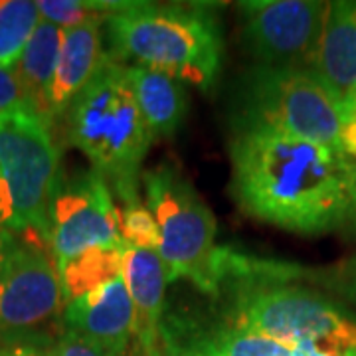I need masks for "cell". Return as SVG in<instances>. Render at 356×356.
<instances>
[{"label": "cell", "instance_id": "obj_11", "mask_svg": "<svg viewBox=\"0 0 356 356\" xmlns=\"http://www.w3.org/2000/svg\"><path fill=\"white\" fill-rule=\"evenodd\" d=\"M64 329L99 348L125 356L137 332V311L123 277L105 283L64 307Z\"/></svg>", "mask_w": 356, "mask_h": 356}, {"label": "cell", "instance_id": "obj_6", "mask_svg": "<svg viewBox=\"0 0 356 356\" xmlns=\"http://www.w3.org/2000/svg\"><path fill=\"white\" fill-rule=\"evenodd\" d=\"M147 208L156 220L168 283L188 280L216 299L222 283L224 248L216 245L218 224L188 178L172 165L143 170Z\"/></svg>", "mask_w": 356, "mask_h": 356}, {"label": "cell", "instance_id": "obj_12", "mask_svg": "<svg viewBox=\"0 0 356 356\" xmlns=\"http://www.w3.org/2000/svg\"><path fill=\"white\" fill-rule=\"evenodd\" d=\"M159 334L170 337L204 356H295L291 346L243 331L222 318L165 313Z\"/></svg>", "mask_w": 356, "mask_h": 356}, {"label": "cell", "instance_id": "obj_25", "mask_svg": "<svg viewBox=\"0 0 356 356\" xmlns=\"http://www.w3.org/2000/svg\"><path fill=\"white\" fill-rule=\"evenodd\" d=\"M0 226L16 232V212H14L13 192H10L6 177L2 172V166H0Z\"/></svg>", "mask_w": 356, "mask_h": 356}, {"label": "cell", "instance_id": "obj_8", "mask_svg": "<svg viewBox=\"0 0 356 356\" xmlns=\"http://www.w3.org/2000/svg\"><path fill=\"white\" fill-rule=\"evenodd\" d=\"M64 305L58 266L40 245L22 243L0 266V346L50 344V327Z\"/></svg>", "mask_w": 356, "mask_h": 356}, {"label": "cell", "instance_id": "obj_1", "mask_svg": "<svg viewBox=\"0 0 356 356\" xmlns=\"http://www.w3.org/2000/svg\"><path fill=\"white\" fill-rule=\"evenodd\" d=\"M229 192L240 210L271 226L318 236L343 228L353 159L275 129L236 125Z\"/></svg>", "mask_w": 356, "mask_h": 356}, {"label": "cell", "instance_id": "obj_24", "mask_svg": "<svg viewBox=\"0 0 356 356\" xmlns=\"http://www.w3.org/2000/svg\"><path fill=\"white\" fill-rule=\"evenodd\" d=\"M56 356H105L93 344L77 337L76 332L65 331L56 341Z\"/></svg>", "mask_w": 356, "mask_h": 356}, {"label": "cell", "instance_id": "obj_27", "mask_svg": "<svg viewBox=\"0 0 356 356\" xmlns=\"http://www.w3.org/2000/svg\"><path fill=\"white\" fill-rule=\"evenodd\" d=\"M341 149L348 159H356V111H343Z\"/></svg>", "mask_w": 356, "mask_h": 356}, {"label": "cell", "instance_id": "obj_31", "mask_svg": "<svg viewBox=\"0 0 356 356\" xmlns=\"http://www.w3.org/2000/svg\"><path fill=\"white\" fill-rule=\"evenodd\" d=\"M125 356H163L161 343H143L139 339H133Z\"/></svg>", "mask_w": 356, "mask_h": 356}, {"label": "cell", "instance_id": "obj_5", "mask_svg": "<svg viewBox=\"0 0 356 356\" xmlns=\"http://www.w3.org/2000/svg\"><path fill=\"white\" fill-rule=\"evenodd\" d=\"M232 125L275 129L343 151V95L303 65L254 64L238 81Z\"/></svg>", "mask_w": 356, "mask_h": 356}, {"label": "cell", "instance_id": "obj_32", "mask_svg": "<svg viewBox=\"0 0 356 356\" xmlns=\"http://www.w3.org/2000/svg\"><path fill=\"white\" fill-rule=\"evenodd\" d=\"M293 350H295V356H356V350H353V353H344V355H329V353H321V350L309 346V344L295 346Z\"/></svg>", "mask_w": 356, "mask_h": 356}, {"label": "cell", "instance_id": "obj_15", "mask_svg": "<svg viewBox=\"0 0 356 356\" xmlns=\"http://www.w3.org/2000/svg\"><path fill=\"white\" fill-rule=\"evenodd\" d=\"M121 277L137 311L135 337L147 343H161L159 327L166 313V269L154 250L133 248L125 243Z\"/></svg>", "mask_w": 356, "mask_h": 356}, {"label": "cell", "instance_id": "obj_14", "mask_svg": "<svg viewBox=\"0 0 356 356\" xmlns=\"http://www.w3.org/2000/svg\"><path fill=\"white\" fill-rule=\"evenodd\" d=\"M309 70L341 95L356 88V0L327 2Z\"/></svg>", "mask_w": 356, "mask_h": 356}, {"label": "cell", "instance_id": "obj_13", "mask_svg": "<svg viewBox=\"0 0 356 356\" xmlns=\"http://www.w3.org/2000/svg\"><path fill=\"white\" fill-rule=\"evenodd\" d=\"M103 26L105 22H86L65 30L64 44L50 89V127L62 121L70 103L76 99L77 93L88 86L91 77L97 74V70L105 62L107 51L103 48Z\"/></svg>", "mask_w": 356, "mask_h": 356}, {"label": "cell", "instance_id": "obj_10", "mask_svg": "<svg viewBox=\"0 0 356 356\" xmlns=\"http://www.w3.org/2000/svg\"><path fill=\"white\" fill-rule=\"evenodd\" d=\"M242 42L255 64L309 67L317 48L327 2L243 0Z\"/></svg>", "mask_w": 356, "mask_h": 356}, {"label": "cell", "instance_id": "obj_26", "mask_svg": "<svg viewBox=\"0 0 356 356\" xmlns=\"http://www.w3.org/2000/svg\"><path fill=\"white\" fill-rule=\"evenodd\" d=\"M0 356H56V343H20L0 346Z\"/></svg>", "mask_w": 356, "mask_h": 356}, {"label": "cell", "instance_id": "obj_30", "mask_svg": "<svg viewBox=\"0 0 356 356\" xmlns=\"http://www.w3.org/2000/svg\"><path fill=\"white\" fill-rule=\"evenodd\" d=\"M18 245L20 242L16 238V232L0 226V266H4V261L18 250Z\"/></svg>", "mask_w": 356, "mask_h": 356}, {"label": "cell", "instance_id": "obj_16", "mask_svg": "<svg viewBox=\"0 0 356 356\" xmlns=\"http://www.w3.org/2000/svg\"><path fill=\"white\" fill-rule=\"evenodd\" d=\"M125 76L153 139L172 137L188 113L182 81L143 65H125Z\"/></svg>", "mask_w": 356, "mask_h": 356}, {"label": "cell", "instance_id": "obj_17", "mask_svg": "<svg viewBox=\"0 0 356 356\" xmlns=\"http://www.w3.org/2000/svg\"><path fill=\"white\" fill-rule=\"evenodd\" d=\"M64 28L40 20L20 60L14 65V74L24 93L26 107L42 117L46 123L50 109V89L64 44Z\"/></svg>", "mask_w": 356, "mask_h": 356}, {"label": "cell", "instance_id": "obj_23", "mask_svg": "<svg viewBox=\"0 0 356 356\" xmlns=\"http://www.w3.org/2000/svg\"><path fill=\"white\" fill-rule=\"evenodd\" d=\"M24 93L13 67H0V113L22 107Z\"/></svg>", "mask_w": 356, "mask_h": 356}, {"label": "cell", "instance_id": "obj_33", "mask_svg": "<svg viewBox=\"0 0 356 356\" xmlns=\"http://www.w3.org/2000/svg\"><path fill=\"white\" fill-rule=\"evenodd\" d=\"M343 111H356V88L343 95Z\"/></svg>", "mask_w": 356, "mask_h": 356}, {"label": "cell", "instance_id": "obj_29", "mask_svg": "<svg viewBox=\"0 0 356 356\" xmlns=\"http://www.w3.org/2000/svg\"><path fill=\"white\" fill-rule=\"evenodd\" d=\"M159 339H161V350H163V356H204L200 355V353H196L191 346H186V344L178 343L175 339H170V337L159 334Z\"/></svg>", "mask_w": 356, "mask_h": 356}, {"label": "cell", "instance_id": "obj_19", "mask_svg": "<svg viewBox=\"0 0 356 356\" xmlns=\"http://www.w3.org/2000/svg\"><path fill=\"white\" fill-rule=\"evenodd\" d=\"M38 24V2L0 0V67L16 65Z\"/></svg>", "mask_w": 356, "mask_h": 356}, {"label": "cell", "instance_id": "obj_3", "mask_svg": "<svg viewBox=\"0 0 356 356\" xmlns=\"http://www.w3.org/2000/svg\"><path fill=\"white\" fill-rule=\"evenodd\" d=\"M65 139L86 154L121 204L139 200L143 161L153 135L129 88L125 65L107 54L62 117Z\"/></svg>", "mask_w": 356, "mask_h": 356}, {"label": "cell", "instance_id": "obj_2", "mask_svg": "<svg viewBox=\"0 0 356 356\" xmlns=\"http://www.w3.org/2000/svg\"><path fill=\"white\" fill-rule=\"evenodd\" d=\"M115 62L143 65L208 91L224 60L218 10L210 4L133 2L105 22Z\"/></svg>", "mask_w": 356, "mask_h": 356}, {"label": "cell", "instance_id": "obj_28", "mask_svg": "<svg viewBox=\"0 0 356 356\" xmlns=\"http://www.w3.org/2000/svg\"><path fill=\"white\" fill-rule=\"evenodd\" d=\"M344 234L356 238V163H353L350 168V184H348V204L344 212L343 228Z\"/></svg>", "mask_w": 356, "mask_h": 356}, {"label": "cell", "instance_id": "obj_4", "mask_svg": "<svg viewBox=\"0 0 356 356\" xmlns=\"http://www.w3.org/2000/svg\"><path fill=\"white\" fill-rule=\"evenodd\" d=\"M220 318L287 346L309 344L321 353L356 350V317L331 295L299 283L229 277L216 297Z\"/></svg>", "mask_w": 356, "mask_h": 356}, {"label": "cell", "instance_id": "obj_22", "mask_svg": "<svg viewBox=\"0 0 356 356\" xmlns=\"http://www.w3.org/2000/svg\"><path fill=\"white\" fill-rule=\"evenodd\" d=\"M119 210V226H121V238L127 245L143 248V250H154L159 252L161 245V234L156 220L147 208V204L139 200L121 204Z\"/></svg>", "mask_w": 356, "mask_h": 356}, {"label": "cell", "instance_id": "obj_9", "mask_svg": "<svg viewBox=\"0 0 356 356\" xmlns=\"http://www.w3.org/2000/svg\"><path fill=\"white\" fill-rule=\"evenodd\" d=\"M51 257L62 267L91 248H123L119 210L107 180L91 170L62 178L48 212Z\"/></svg>", "mask_w": 356, "mask_h": 356}, {"label": "cell", "instance_id": "obj_18", "mask_svg": "<svg viewBox=\"0 0 356 356\" xmlns=\"http://www.w3.org/2000/svg\"><path fill=\"white\" fill-rule=\"evenodd\" d=\"M123 248H91L58 267L64 307L74 299L121 277Z\"/></svg>", "mask_w": 356, "mask_h": 356}, {"label": "cell", "instance_id": "obj_21", "mask_svg": "<svg viewBox=\"0 0 356 356\" xmlns=\"http://www.w3.org/2000/svg\"><path fill=\"white\" fill-rule=\"evenodd\" d=\"M297 283L307 287L317 285L356 309V257H348L329 267H301Z\"/></svg>", "mask_w": 356, "mask_h": 356}, {"label": "cell", "instance_id": "obj_20", "mask_svg": "<svg viewBox=\"0 0 356 356\" xmlns=\"http://www.w3.org/2000/svg\"><path fill=\"white\" fill-rule=\"evenodd\" d=\"M133 2L123 0H40V16L60 26V28H76L86 22H107L111 16L125 13Z\"/></svg>", "mask_w": 356, "mask_h": 356}, {"label": "cell", "instance_id": "obj_7", "mask_svg": "<svg viewBox=\"0 0 356 356\" xmlns=\"http://www.w3.org/2000/svg\"><path fill=\"white\" fill-rule=\"evenodd\" d=\"M0 166L13 192L16 232H36L46 242L50 204L64 177L50 125L26 105L0 113Z\"/></svg>", "mask_w": 356, "mask_h": 356}]
</instances>
